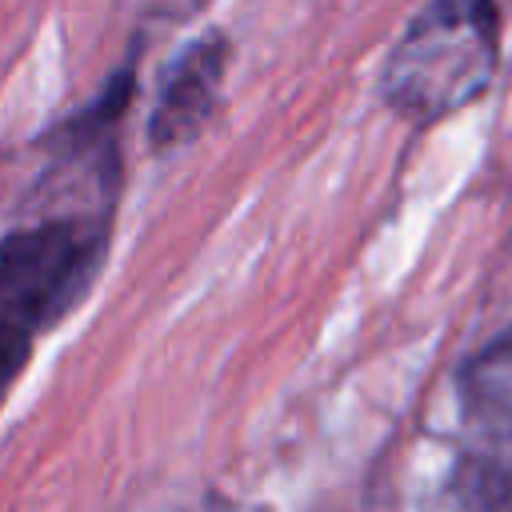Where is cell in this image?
<instances>
[{
  "label": "cell",
  "mask_w": 512,
  "mask_h": 512,
  "mask_svg": "<svg viewBox=\"0 0 512 512\" xmlns=\"http://www.w3.org/2000/svg\"><path fill=\"white\" fill-rule=\"evenodd\" d=\"M496 72L492 0H428L384 68V96L408 120H440L472 104Z\"/></svg>",
  "instance_id": "1"
},
{
  "label": "cell",
  "mask_w": 512,
  "mask_h": 512,
  "mask_svg": "<svg viewBox=\"0 0 512 512\" xmlns=\"http://www.w3.org/2000/svg\"><path fill=\"white\" fill-rule=\"evenodd\" d=\"M100 248L104 232L80 220L36 224L0 244V396L32 340L84 292Z\"/></svg>",
  "instance_id": "2"
},
{
  "label": "cell",
  "mask_w": 512,
  "mask_h": 512,
  "mask_svg": "<svg viewBox=\"0 0 512 512\" xmlns=\"http://www.w3.org/2000/svg\"><path fill=\"white\" fill-rule=\"evenodd\" d=\"M220 76H224V40H216V36L188 44L180 52V60H172V72L164 76L156 108H152L156 148L184 144L188 136L200 132V124L212 112Z\"/></svg>",
  "instance_id": "3"
},
{
  "label": "cell",
  "mask_w": 512,
  "mask_h": 512,
  "mask_svg": "<svg viewBox=\"0 0 512 512\" xmlns=\"http://www.w3.org/2000/svg\"><path fill=\"white\" fill-rule=\"evenodd\" d=\"M468 392L488 416L512 424V336L492 344L468 368Z\"/></svg>",
  "instance_id": "4"
}]
</instances>
